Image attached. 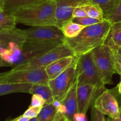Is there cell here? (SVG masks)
I'll list each match as a JSON object with an SVG mask.
<instances>
[{
    "label": "cell",
    "instance_id": "obj_1",
    "mask_svg": "<svg viewBox=\"0 0 121 121\" xmlns=\"http://www.w3.org/2000/svg\"><path fill=\"white\" fill-rule=\"evenodd\" d=\"M112 24V22L104 18L99 23L85 27L78 36L72 39L66 38L65 43L74 52L75 57H78L105 44Z\"/></svg>",
    "mask_w": 121,
    "mask_h": 121
},
{
    "label": "cell",
    "instance_id": "obj_2",
    "mask_svg": "<svg viewBox=\"0 0 121 121\" xmlns=\"http://www.w3.org/2000/svg\"><path fill=\"white\" fill-rule=\"evenodd\" d=\"M61 44L29 40L14 42L8 48L2 49L0 56L8 66L14 67L38 57Z\"/></svg>",
    "mask_w": 121,
    "mask_h": 121
},
{
    "label": "cell",
    "instance_id": "obj_3",
    "mask_svg": "<svg viewBox=\"0 0 121 121\" xmlns=\"http://www.w3.org/2000/svg\"><path fill=\"white\" fill-rule=\"evenodd\" d=\"M56 2L46 0L40 3L24 7L11 12L17 23L31 27L56 26Z\"/></svg>",
    "mask_w": 121,
    "mask_h": 121
},
{
    "label": "cell",
    "instance_id": "obj_4",
    "mask_svg": "<svg viewBox=\"0 0 121 121\" xmlns=\"http://www.w3.org/2000/svg\"><path fill=\"white\" fill-rule=\"evenodd\" d=\"M75 78L78 86L83 85H93L98 91L105 88L98 68L91 52L74 59Z\"/></svg>",
    "mask_w": 121,
    "mask_h": 121
},
{
    "label": "cell",
    "instance_id": "obj_5",
    "mask_svg": "<svg viewBox=\"0 0 121 121\" xmlns=\"http://www.w3.org/2000/svg\"><path fill=\"white\" fill-rule=\"evenodd\" d=\"M14 30L19 37L26 40L61 43L66 40L61 30L56 26H37L25 30L15 28Z\"/></svg>",
    "mask_w": 121,
    "mask_h": 121
},
{
    "label": "cell",
    "instance_id": "obj_6",
    "mask_svg": "<svg viewBox=\"0 0 121 121\" xmlns=\"http://www.w3.org/2000/svg\"><path fill=\"white\" fill-rule=\"evenodd\" d=\"M49 78L46 67L13 70L2 73L1 83H28L48 85Z\"/></svg>",
    "mask_w": 121,
    "mask_h": 121
},
{
    "label": "cell",
    "instance_id": "obj_7",
    "mask_svg": "<svg viewBox=\"0 0 121 121\" xmlns=\"http://www.w3.org/2000/svg\"><path fill=\"white\" fill-rule=\"evenodd\" d=\"M91 53L104 83L112 84V77L116 72L113 53L110 46L105 43L95 48Z\"/></svg>",
    "mask_w": 121,
    "mask_h": 121
},
{
    "label": "cell",
    "instance_id": "obj_8",
    "mask_svg": "<svg viewBox=\"0 0 121 121\" xmlns=\"http://www.w3.org/2000/svg\"><path fill=\"white\" fill-rule=\"evenodd\" d=\"M67 56H74V53L66 43L61 44L35 59L13 67V70L29 69L46 67L56 60Z\"/></svg>",
    "mask_w": 121,
    "mask_h": 121
},
{
    "label": "cell",
    "instance_id": "obj_9",
    "mask_svg": "<svg viewBox=\"0 0 121 121\" xmlns=\"http://www.w3.org/2000/svg\"><path fill=\"white\" fill-rule=\"evenodd\" d=\"M74 61L70 66L54 79L49 80L48 85L52 89L54 100L62 102L75 80Z\"/></svg>",
    "mask_w": 121,
    "mask_h": 121
},
{
    "label": "cell",
    "instance_id": "obj_10",
    "mask_svg": "<svg viewBox=\"0 0 121 121\" xmlns=\"http://www.w3.org/2000/svg\"><path fill=\"white\" fill-rule=\"evenodd\" d=\"M56 2V24L61 29L64 25L72 21L76 8L89 2V0H55Z\"/></svg>",
    "mask_w": 121,
    "mask_h": 121
},
{
    "label": "cell",
    "instance_id": "obj_11",
    "mask_svg": "<svg viewBox=\"0 0 121 121\" xmlns=\"http://www.w3.org/2000/svg\"><path fill=\"white\" fill-rule=\"evenodd\" d=\"M93 106L111 119H116L119 116V104L114 95L108 90L103 91L96 98Z\"/></svg>",
    "mask_w": 121,
    "mask_h": 121
},
{
    "label": "cell",
    "instance_id": "obj_12",
    "mask_svg": "<svg viewBox=\"0 0 121 121\" xmlns=\"http://www.w3.org/2000/svg\"><path fill=\"white\" fill-rule=\"evenodd\" d=\"M77 88L78 82L75 79L58 110L66 117V119L70 121H74V116L78 112Z\"/></svg>",
    "mask_w": 121,
    "mask_h": 121
},
{
    "label": "cell",
    "instance_id": "obj_13",
    "mask_svg": "<svg viewBox=\"0 0 121 121\" xmlns=\"http://www.w3.org/2000/svg\"><path fill=\"white\" fill-rule=\"evenodd\" d=\"M97 91H98V89L93 85H83L78 86L77 99L78 112L86 114Z\"/></svg>",
    "mask_w": 121,
    "mask_h": 121
},
{
    "label": "cell",
    "instance_id": "obj_14",
    "mask_svg": "<svg viewBox=\"0 0 121 121\" xmlns=\"http://www.w3.org/2000/svg\"><path fill=\"white\" fill-rule=\"evenodd\" d=\"M75 57L67 56L56 60L46 67V72L49 80L54 79L66 70L74 61Z\"/></svg>",
    "mask_w": 121,
    "mask_h": 121
},
{
    "label": "cell",
    "instance_id": "obj_15",
    "mask_svg": "<svg viewBox=\"0 0 121 121\" xmlns=\"http://www.w3.org/2000/svg\"><path fill=\"white\" fill-rule=\"evenodd\" d=\"M31 86L28 83H1L0 96L14 93H29Z\"/></svg>",
    "mask_w": 121,
    "mask_h": 121
},
{
    "label": "cell",
    "instance_id": "obj_16",
    "mask_svg": "<svg viewBox=\"0 0 121 121\" xmlns=\"http://www.w3.org/2000/svg\"><path fill=\"white\" fill-rule=\"evenodd\" d=\"M14 29L0 31V53L2 49L8 48L13 43L25 40L15 33Z\"/></svg>",
    "mask_w": 121,
    "mask_h": 121
},
{
    "label": "cell",
    "instance_id": "obj_17",
    "mask_svg": "<svg viewBox=\"0 0 121 121\" xmlns=\"http://www.w3.org/2000/svg\"><path fill=\"white\" fill-rule=\"evenodd\" d=\"M30 94H37L41 96L46 101L45 104H52L54 101L53 92L48 85L34 84L32 85L30 91Z\"/></svg>",
    "mask_w": 121,
    "mask_h": 121
},
{
    "label": "cell",
    "instance_id": "obj_18",
    "mask_svg": "<svg viewBox=\"0 0 121 121\" xmlns=\"http://www.w3.org/2000/svg\"><path fill=\"white\" fill-rule=\"evenodd\" d=\"M46 0H4V9L11 13L24 7L40 3Z\"/></svg>",
    "mask_w": 121,
    "mask_h": 121
},
{
    "label": "cell",
    "instance_id": "obj_19",
    "mask_svg": "<svg viewBox=\"0 0 121 121\" xmlns=\"http://www.w3.org/2000/svg\"><path fill=\"white\" fill-rule=\"evenodd\" d=\"M17 22L11 13L0 8V31L11 30L16 28Z\"/></svg>",
    "mask_w": 121,
    "mask_h": 121
},
{
    "label": "cell",
    "instance_id": "obj_20",
    "mask_svg": "<svg viewBox=\"0 0 121 121\" xmlns=\"http://www.w3.org/2000/svg\"><path fill=\"white\" fill-rule=\"evenodd\" d=\"M58 112V109L52 104H45L37 116L38 121H53Z\"/></svg>",
    "mask_w": 121,
    "mask_h": 121
},
{
    "label": "cell",
    "instance_id": "obj_21",
    "mask_svg": "<svg viewBox=\"0 0 121 121\" xmlns=\"http://www.w3.org/2000/svg\"><path fill=\"white\" fill-rule=\"evenodd\" d=\"M84 28V26L71 21L64 25L61 30L66 38L72 39L78 36Z\"/></svg>",
    "mask_w": 121,
    "mask_h": 121
},
{
    "label": "cell",
    "instance_id": "obj_22",
    "mask_svg": "<svg viewBox=\"0 0 121 121\" xmlns=\"http://www.w3.org/2000/svg\"><path fill=\"white\" fill-rule=\"evenodd\" d=\"M80 7L85 10L87 16L100 20H103L104 19V14L102 10L96 5L89 2Z\"/></svg>",
    "mask_w": 121,
    "mask_h": 121
},
{
    "label": "cell",
    "instance_id": "obj_23",
    "mask_svg": "<svg viewBox=\"0 0 121 121\" xmlns=\"http://www.w3.org/2000/svg\"><path fill=\"white\" fill-rule=\"evenodd\" d=\"M104 18L112 24L121 21V0H118L113 7L104 15Z\"/></svg>",
    "mask_w": 121,
    "mask_h": 121
},
{
    "label": "cell",
    "instance_id": "obj_24",
    "mask_svg": "<svg viewBox=\"0 0 121 121\" xmlns=\"http://www.w3.org/2000/svg\"><path fill=\"white\" fill-rule=\"evenodd\" d=\"M108 38L113 44L121 47V21L112 24Z\"/></svg>",
    "mask_w": 121,
    "mask_h": 121
},
{
    "label": "cell",
    "instance_id": "obj_25",
    "mask_svg": "<svg viewBox=\"0 0 121 121\" xmlns=\"http://www.w3.org/2000/svg\"><path fill=\"white\" fill-rule=\"evenodd\" d=\"M117 1L118 0H89V2L100 7L105 15L113 7Z\"/></svg>",
    "mask_w": 121,
    "mask_h": 121
},
{
    "label": "cell",
    "instance_id": "obj_26",
    "mask_svg": "<svg viewBox=\"0 0 121 121\" xmlns=\"http://www.w3.org/2000/svg\"><path fill=\"white\" fill-rule=\"evenodd\" d=\"M102 21V20L95 18H92L89 16L83 17L73 18V20H72L73 22L84 26L85 27L96 24L99 23Z\"/></svg>",
    "mask_w": 121,
    "mask_h": 121
},
{
    "label": "cell",
    "instance_id": "obj_27",
    "mask_svg": "<svg viewBox=\"0 0 121 121\" xmlns=\"http://www.w3.org/2000/svg\"><path fill=\"white\" fill-rule=\"evenodd\" d=\"M43 107V106H42ZM42 107H37V106H31L27 109L26 112L23 113V115L25 117L31 118H37L41 111Z\"/></svg>",
    "mask_w": 121,
    "mask_h": 121
},
{
    "label": "cell",
    "instance_id": "obj_28",
    "mask_svg": "<svg viewBox=\"0 0 121 121\" xmlns=\"http://www.w3.org/2000/svg\"><path fill=\"white\" fill-rule=\"evenodd\" d=\"M113 53V60H114V66L115 72L121 75V56L117 52V51L113 48L111 47Z\"/></svg>",
    "mask_w": 121,
    "mask_h": 121
},
{
    "label": "cell",
    "instance_id": "obj_29",
    "mask_svg": "<svg viewBox=\"0 0 121 121\" xmlns=\"http://www.w3.org/2000/svg\"><path fill=\"white\" fill-rule=\"evenodd\" d=\"M31 101V106H37V107H42L46 104V101L41 96L39 95L34 94L32 95Z\"/></svg>",
    "mask_w": 121,
    "mask_h": 121
},
{
    "label": "cell",
    "instance_id": "obj_30",
    "mask_svg": "<svg viewBox=\"0 0 121 121\" xmlns=\"http://www.w3.org/2000/svg\"><path fill=\"white\" fill-rule=\"evenodd\" d=\"M91 121H105V115L101 113L93 106L91 110Z\"/></svg>",
    "mask_w": 121,
    "mask_h": 121
},
{
    "label": "cell",
    "instance_id": "obj_31",
    "mask_svg": "<svg viewBox=\"0 0 121 121\" xmlns=\"http://www.w3.org/2000/svg\"><path fill=\"white\" fill-rule=\"evenodd\" d=\"M87 16V14L85 11L84 9L80 7H78L74 9L73 13V18H78V17H83Z\"/></svg>",
    "mask_w": 121,
    "mask_h": 121
},
{
    "label": "cell",
    "instance_id": "obj_32",
    "mask_svg": "<svg viewBox=\"0 0 121 121\" xmlns=\"http://www.w3.org/2000/svg\"><path fill=\"white\" fill-rule=\"evenodd\" d=\"M105 43H106V44L108 45V46L113 47V48H114L116 51H117V53H118V54H119V55L121 56V46H115V45L113 44V43L112 42V41H111V40H110L108 37L106 41H105Z\"/></svg>",
    "mask_w": 121,
    "mask_h": 121
},
{
    "label": "cell",
    "instance_id": "obj_33",
    "mask_svg": "<svg viewBox=\"0 0 121 121\" xmlns=\"http://www.w3.org/2000/svg\"><path fill=\"white\" fill-rule=\"evenodd\" d=\"M74 121H87L86 114L78 112L74 116Z\"/></svg>",
    "mask_w": 121,
    "mask_h": 121
},
{
    "label": "cell",
    "instance_id": "obj_34",
    "mask_svg": "<svg viewBox=\"0 0 121 121\" xmlns=\"http://www.w3.org/2000/svg\"><path fill=\"white\" fill-rule=\"evenodd\" d=\"M66 118L61 112L58 111L56 116L55 117L53 121H66Z\"/></svg>",
    "mask_w": 121,
    "mask_h": 121
},
{
    "label": "cell",
    "instance_id": "obj_35",
    "mask_svg": "<svg viewBox=\"0 0 121 121\" xmlns=\"http://www.w3.org/2000/svg\"><path fill=\"white\" fill-rule=\"evenodd\" d=\"M30 118H27V117H25L23 115L20 116V117H17V118L13 119V121H29Z\"/></svg>",
    "mask_w": 121,
    "mask_h": 121
},
{
    "label": "cell",
    "instance_id": "obj_36",
    "mask_svg": "<svg viewBox=\"0 0 121 121\" xmlns=\"http://www.w3.org/2000/svg\"><path fill=\"white\" fill-rule=\"evenodd\" d=\"M3 66H8L7 64V63H6L5 61L2 59V58L1 57V56H0V67H3Z\"/></svg>",
    "mask_w": 121,
    "mask_h": 121
},
{
    "label": "cell",
    "instance_id": "obj_37",
    "mask_svg": "<svg viewBox=\"0 0 121 121\" xmlns=\"http://www.w3.org/2000/svg\"><path fill=\"white\" fill-rule=\"evenodd\" d=\"M112 121H121V107H120V110H119V116L116 119H111V118H109Z\"/></svg>",
    "mask_w": 121,
    "mask_h": 121
},
{
    "label": "cell",
    "instance_id": "obj_38",
    "mask_svg": "<svg viewBox=\"0 0 121 121\" xmlns=\"http://www.w3.org/2000/svg\"><path fill=\"white\" fill-rule=\"evenodd\" d=\"M4 0H0V8L4 9Z\"/></svg>",
    "mask_w": 121,
    "mask_h": 121
},
{
    "label": "cell",
    "instance_id": "obj_39",
    "mask_svg": "<svg viewBox=\"0 0 121 121\" xmlns=\"http://www.w3.org/2000/svg\"><path fill=\"white\" fill-rule=\"evenodd\" d=\"M118 92H119V93L121 95V81L119 83V85H118Z\"/></svg>",
    "mask_w": 121,
    "mask_h": 121
},
{
    "label": "cell",
    "instance_id": "obj_40",
    "mask_svg": "<svg viewBox=\"0 0 121 121\" xmlns=\"http://www.w3.org/2000/svg\"><path fill=\"white\" fill-rule=\"evenodd\" d=\"M1 76H2V73H0V84H1Z\"/></svg>",
    "mask_w": 121,
    "mask_h": 121
},
{
    "label": "cell",
    "instance_id": "obj_41",
    "mask_svg": "<svg viewBox=\"0 0 121 121\" xmlns=\"http://www.w3.org/2000/svg\"><path fill=\"white\" fill-rule=\"evenodd\" d=\"M5 121H13V119H7Z\"/></svg>",
    "mask_w": 121,
    "mask_h": 121
},
{
    "label": "cell",
    "instance_id": "obj_42",
    "mask_svg": "<svg viewBox=\"0 0 121 121\" xmlns=\"http://www.w3.org/2000/svg\"><path fill=\"white\" fill-rule=\"evenodd\" d=\"M108 121H111L109 118H108Z\"/></svg>",
    "mask_w": 121,
    "mask_h": 121
},
{
    "label": "cell",
    "instance_id": "obj_43",
    "mask_svg": "<svg viewBox=\"0 0 121 121\" xmlns=\"http://www.w3.org/2000/svg\"><path fill=\"white\" fill-rule=\"evenodd\" d=\"M66 121H69V120H68V119H66Z\"/></svg>",
    "mask_w": 121,
    "mask_h": 121
}]
</instances>
